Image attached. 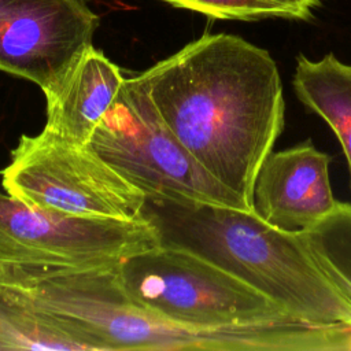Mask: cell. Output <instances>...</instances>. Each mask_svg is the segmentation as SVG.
I'll list each match as a JSON object with an SVG mask.
<instances>
[{
  "label": "cell",
  "instance_id": "cell-8",
  "mask_svg": "<svg viewBox=\"0 0 351 351\" xmlns=\"http://www.w3.org/2000/svg\"><path fill=\"white\" fill-rule=\"evenodd\" d=\"M99 16L86 0H0V71L51 100L93 47Z\"/></svg>",
  "mask_w": 351,
  "mask_h": 351
},
{
  "label": "cell",
  "instance_id": "cell-3",
  "mask_svg": "<svg viewBox=\"0 0 351 351\" xmlns=\"http://www.w3.org/2000/svg\"><path fill=\"white\" fill-rule=\"evenodd\" d=\"M140 218L160 245L191 251L255 288L303 322H351V300L314 258L303 232L267 223L255 210L147 197Z\"/></svg>",
  "mask_w": 351,
  "mask_h": 351
},
{
  "label": "cell",
  "instance_id": "cell-6",
  "mask_svg": "<svg viewBox=\"0 0 351 351\" xmlns=\"http://www.w3.org/2000/svg\"><path fill=\"white\" fill-rule=\"evenodd\" d=\"M0 176L10 196L64 215L132 221L147 199L89 144L67 143L45 129L21 136Z\"/></svg>",
  "mask_w": 351,
  "mask_h": 351
},
{
  "label": "cell",
  "instance_id": "cell-1",
  "mask_svg": "<svg viewBox=\"0 0 351 351\" xmlns=\"http://www.w3.org/2000/svg\"><path fill=\"white\" fill-rule=\"evenodd\" d=\"M136 77L188 152L255 210L259 169L285 125L271 55L234 34H203Z\"/></svg>",
  "mask_w": 351,
  "mask_h": 351
},
{
  "label": "cell",
  "instance_id": "cell-12",
  "mask_svg": "<svg viewBox=\"0 0 351 351\" xmlns=\"http://www.w3.org/2000/svg\"><path fill=\"white\" fill-rule=\"evenodd\" d=\"M0 350L101 351L71 324L0 285Z\"/></svg>",
  "mask_w": 351,
  "mask_h": 351
},
{
  "label": "cell",
  "instance_id": "cell-4",
  "mask_svg": "<svg viewBox=\"0 0 351 351\" xmlns=\"http://www.w3.org/2000/svg\"><path fill=\"white\" fill-rule=\"evenodd\" d=\"M129 295L193 328L303 322L244 281L184 248L156 245L117 263Z\"/></svg>",
  "mask_w": 351,
  "mask_h": 351
},
{
  "label": "cell",
  "instance_id": "cell-5",
  "mask_svg": "<svg viewBox=\"0 0 351 351\" xmlns=\"http://www.w3.org/2000/svg\"><path fill=\"white\" fill-rule=\"evenodd\" d=\"M89 145L147 197L248 210L180 143L136 75L125 78Z\"/></svg>",
  "mask_w": 351,
  "mask_h": 351
},
{
  "label": "cell",
  "instance_id": "cell-7",
  "mask_svg": "<svg viewBox=\"0 0 351 351\" xmlns=\"http://www.w3.org/2000/svg\"><path fill=\"white\" fill-rule=\"evenodd\" d=\"M156 245V230L144 218L64 215L0 192V267L106 266Z\"/></svg>",
  "mask_w": 351,
  "mask_h": 351
},
{
  "label": "cell",
  "instance_id": "cell-9",
  "mask_svg": "<svg viewBox=\"0 0 351 351\" xmlns=\"http://www.w3.org/2000/svg\"><path fill=\"white\" fill-rule=\"evenodd\" d=\"M330 160L310 138L271 151L255 181L258 215L288 232H302L321 222L337 204L330 185Z\"/></svg>",
  "mask_w": 351,
  "mask_h": 351
},
{
  "label": "cell",
  "instance_id": "cell-2",
  "mask_svg": "<svg viewBox=\"0 0 351 351\" xmlns=\"http://www.w3.org/2000/svg\"><path fill=\"white\" fill-rule=\"evenodd\" d=\"M0 285L71 324L101 351H344L343 324L308 322L193 328L173 322L134 300L117 263L93 267H0Z\"/></svg>",
  "mask_w": 351,
  "mask_h": 351
},
{
  "label": "cell",
  "instance_id": "cell-10",
  "mask_svg": "<svg viewBox=\"0 0 351 351\" xmlns=\"http://www.w3.org/2000/svg\"><path fill=\"white\" fill-rule=\"evenodd\" d=\"M125 77L103 52L90 47L47 100L44 129L78 145L89 144L96 128L114 103Z\"/></svg>",
  "mask_w": 351,
  "mask_h": 351
},
{
  "label": "cell",
  "instance_id": "cell-11",
  "mask_svg": "<svg viewBox=\"0 0 351 351\" xmlns=\"http://www.w3.org/2000/svg\"><path fill=\"white\" fill-rule=\"evenodd\" d=\"M298 100L333 130L347 160L351 189V64L333 53L319 60L296 58L292 78Z\"/></svg>",
  "mask_w": 351,
  "mask_h": 351
},
{
  "label": "cell",
  "instance_id": "cell-13",
  "mask_svg": "<svg viewBox=\"0 0 351 351\" xmlns=\"http://www.w3.org/2000/svg\"><path fill=\"white\" fill-rule=\"evenodd\" d=\"M215 19H302L311 16L319 0H163Z\"/></svg>",
  "mask_w": 351,
  "mask_h": 351
}]
</instances>
